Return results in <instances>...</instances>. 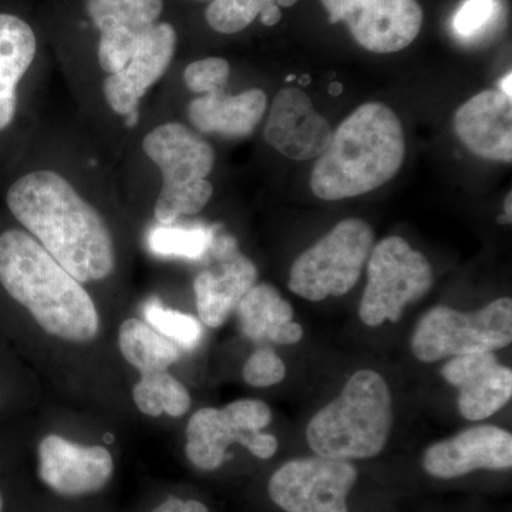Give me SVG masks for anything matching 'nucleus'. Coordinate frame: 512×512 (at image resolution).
Wrapping results in <instances>:
<instances>
[{
  "label": "nucleus",
  "mask_w": 512,
  "mask_h": 512,
  "mask_svg": "<svg viewBox=\"0 0 512 512\" xmlns=\"http://www.w3.org/2000/svg\"><path fill=\"white\" fill-rule=\"evenodd\" d=\"M86 8L100 30L101 69L114 74L126 66L141 37L156 25L164 0H86Z\"/></svg>",
  "instance_id": "nucleus-15"
},
{
  "label": "nucleus",
  "mask_w": 512,
  "mask_h": 512,
  "mask_svg": "<svg viewBox=\"0 0 512 512\" xmlns=\"http://www.w3.org/2000/svg\"><path fill=\"white\" fill-rule=\"evenodd\" d=\"M0 284L47 335L74 343L99 335L92 296L32 235L19 229L0 235Z\"/></svg>",
  "instance_id": "nucleus-2"
},
{
  "label": "nucleus",
  "mask_w": 512,
  "mask_h": 512,
  "mask_svg": "<svg viewBox=\"0 0 512 512\" xmlns=\"http://www.w3.org/2000/svg\"><path fill=\"white\" fill-rule=\"evenodd\" d=\"M511 194H508L507 201H505V217L508 215V220L511 221Z\"/></svg>",
  "instance_id": "nucleus-34"
},
{
  "label": "nucleus",
  "mask_w": 512,
  "mask_h": 512,
  "mask_svg": "<svg viewBox=\"0 0 512 512\" xmlns=\"http://www.w3.org/2000/svg\"><path fill=\"white\" fill-rule=\"evenodd\" d=\"M9 210L80 284L103 281L116 266L113 237L92 205L55 171L26 174L10 187Z\"/></svg>",
  "instance_id": "nucleus-1"
},
{
  "label": "nucleus",
  "mask_w": 512,
  "mask_h": 512,
  "mask_svg": "<svg viewBox=\"0 0 512 512\" xmlns=\"http://www.w3.org/2000/svg\"><path fill=\"white\" fill-rule=\"evenodd\" d=\"M271 421V409L262 400H237L222 409L204 407L188 420L185 456L198 470L214 471L227 460L228 447L238 443L252 456L268 460L279 446L275 436L262 433Z\"/></svg>",
  "instance_id": "nucleus-7"
},
{
  "label": "nucleus",
  "mask_w": 512,
  "mask_h": 512,
  "mask_svg": "<svg viewBox=\"0 0 512 512\" xmlns=\"http://www.w3.org/2000/svg\"><path fill=\"white\" fill-rule=\"evenodd\" d=\"M373 247L375 234L367 222L357 218L340 221L296 259L289 289L311 302L346 295L359 281Z\"/></svg>",
  "instance_id": "nucleus-6"
},
{
  "label": "nucleus",
  "mask_w": 512,
  "mask_h": 512,
  "mask_svg": "<svg viewBox=\"0 0 512 512\" xmlns=\"http://www.w3.org/2000/svg\"><path fill=\"white\" fill-rule=\"evenodd\" d=\"M356 481V467L349 461L301 458L275 471L268 494L286 512H349L348 497Z\"/></svg>",
  "instance_id": "nucleus-10"
},
{
  "label": "nucleus",
  "mask_w": 512,
  "mask_h": 512,
  "mask_svg": "<svg viewBox=\"0 0 512 512\" xmlns=\"http://www.w3.org/2000/svg\"><path fill=\"white\" fill-rule=\"evenodd\" d=\"M454 130L477 157L512 161V101L500 90H485L464 103L454 116Z\"/></svg>",
  "instance_id": "nucleus-19"
},
{
  "label": "nucleus",
  "mask_w": 512,
  "mask_h": 512,
  "mask_svg": "<svg viewBox=\"0 0 512 512\" xmlns=\"http://www.w3.org/2000/svg\"><path fill=\"white\" fill-rule=\"evenodd\" d=\"M220 265L201 272L194 281L198 316L208 328H221L249 289L256 285L258 269L241 254L232 238H222L217 245Z\"/></svg>",
  "instance_id": "nucleus-18"
},
{
  "label": "nucleus",
  "mask_w": 512,
  "mask_h": 512,
  "mask_svg": "<svg viewBox=\"0 0 512 512\" xmlns=\"http://www.w3.org/2000/svg\"><path fill=\"white\" fill-rule=\"evenodd\" d=\"M332 136V126L308 94L295 87L279 90L265 126L269 146L291 160H313L328 148Z\"/></svg>",
  "instance_id": "nucleus-13"
},
{
  "label": "nucleus",
  "mask_w": 512,
  "mask_h": 512,
  "mask_svg": "<svg viewBox=\"0 0 512 512\" xmlns=\"http://www.w3.org/2000/svg\"><path fill=\"white\" fill-rule=\"evenodd\" d=\"M392 424L389 384L380 373L359 370L339 397L313 416L306 439L320 457L365 460L382 453Z\"/></svg>",
  "instance_id": "nucleus-4"
},
{
  "label": "nucleus",
  "mask_w": 512,
  "mask_h": 512,
  "mask_svg": "<svg viewBox=\"0 0 512 512\" xmlns=\"http://www.w3.org/2000/svg\"><path fill=\"white\" fill-rule=\"evenodd\" d=\"M37 474L47 488L67 498L99 493L114 474V458L103 446H82L49 434L37 447Z\"/></svg>",
  "instance_id": "nucleus-12"
},
{
  "label": "nucleus",
  "mask_w": 512,
  "mask_h": 512,
  "mask_svg": "<svg viewBox=\"0 0 512 512\" xmlns=\"http://www.w3.org/2000/svg\"><path fill=\"white\" fill-rule=\"evenodd\" d=\"M266 104L268 100L262 90L251 89L231 96L225 87H218L191 101L188 119L201 133L247 137L264 117Z\"/></svg>",
  "instance_id": "nucleus-20"
},
{
  "label": "nucleus",
  "mask_w": 512,
  "mask_h": 512,
  "mask_svg": "<svg viewBox=\"0 0 512 512\" xmlns=\"http://www.w3.org/2000/svg\"><path fill=\"white\" fill-rule=\"evenodd\" d=\"M119 348L124 359L141 375L167 372L168 367L183 355L177 343L165 338L143 320L134 318L121 323Z\"/></svg>",
  "instance_id": "nucleus-23"
},
{
  "label": "nucleus",
  "mask_w": 512,
  "mask_h": 512,
  "mask_svg": "<svg viewBox=\"0 0 512 512\" xmlns=\"http://www.w3.org/2000/svg\"><path fill=\"white\" fill-rule=\"evenodd\" d=\"M214 237L208 228H183L161 225L154 228L148 237L151 251L164 256L201 258L211 248Z\"/></svg>",
  "instance_id": "nucleus-26"
},
{
  "label": "nucleus",
  "mask_w": 512,
  "mask_h": 512,
  "mask_svg": "<svg viewBox=\"0 0 512 512\" xmlns=\"http://www.w3.org/2000/svg\"><path fill=\"white\" fill-rule=\"evenodd\" d=\"M406 156L402 121L382 103H366L333 131L316 160L311 190L323 201L359 197L389 183Z\"/></svg>",
  "instance_id": "nucleus-3"
},
{
  "label": "nucleus",
  "mask_w": 512,
  "mask_h": 512,
  "mask_svg": "<svg viewBox=\"0 0 512 512\" xmlns=\"http://www.w3.org/2000/svg\"><path fill=\"white\" fill-rule=\"evenodd\" d=\"M143 148L163 174L154 208L157 221L173 225L183 215L198 214L214 192L207 180L215 163L210 144L183 124L167 123L144 138Z\"/></svg>",
  "instance_id": "nucleus-5"
},
{
  "label": "nucleus",
  "mask_w": 512,
  "mask_h": 512,
  "mask_svg": "<svg viewBox=\"0 0 512 512\" xmlns=\"http://www.w3.org/2000/svg\"><path fill=\"white\" fill-rule=\"evenodd\" d=\"M512 340V301L500 298L480 311L464 313L434 306L414 329L413 355L424 363L446 357L495 352Z\"/></svg>",
  "instance_id": "nucleus-8"
},
{
  "label": "nucleus",
  "mask_w": 512,
  "mask_h": 512,
  "mask_svg": "<svg viewBox=\"0 0 512 512\" xmlns=\"http://www.w3.org/2000/svg\"><path fill=\"white\" fill-rule=\"evenodd\" d=\"M286 376L284 360L268 349L252 353L242 369L245 383L254 387H271L279 384Z\"/></svg>",
  "instance_id": "nucleus-29"
},
{
  "label": "nucleus",
  "mask_w": 512,
  "mask_h": 512,
  "mask_svg": "<svg viewBox=\"0 0 512 512\" xmlns=\"http://www.w3.org/2000/svg\"><path fill=\"white\" fill-rule=\"evenodd\" d=\"M231 67L221 57H208L191 63L185 69L184 82L191 92L205 94L218 87H227Z\"/></svg>",
  "instance_id": "nucleus-28"
},
{
  "label": "nucleus",
  "mask_w": 512,
  "mask_h": 512,
  "mask_svg": "<svg viewBox=\"0 0 512 512\" xmlns=\"http://www.w3.org/2000/svg\"><path fill=\"white\" fill-rule=\"evenodd\" d=\"M298 0H214L205 16L215 32L232 35L248 28L256 16L272 6L291 8Z\"/></svg>",
  "instance_id": "nucleus-25"
},
{
  "label": "nucleus",
  "mask_w": 512,
  "mask_h": 512,
  "mask_svg": "<svg viewBox=\"0 0 512 512\" xmlns=\"http://www.w3.org/2000/svg\"><path fill=\"white\" fill-rule=\"evenodd\" d=\"M504 94H507L508 97H511V73H508V76L504 77L503 83H501V90Z\"/></svg>",
  "instance_id": "nucleus-32"
},
{
  "label": "nucleus",
  "mask_w": 512,
  "mask_h": 512,
  "mask_svg": "<svg viewBox=\"0 0 512 512\" xmlns=\"http://www.w3.org/2000/svg\"><path fill=\"white\" fill-rule=\"evenodd\" d=\"M137 409L148 417L168 414L181 417L190 410L191 396L187 387L168 372L141 375L133 390Z\"/></svg>",
  "instance_id": "nucleus-24"
},
{
  "label": "nucleus",
  "mask_w": 512,
  "mask_h": 512,
  "mask_svg": "<svg viewBox=\"0 0 512 512\" xmlns=\"http://www.w3.org/2000/svg\"><path fill=\"white\" fill-rule=\"evenodd\" d=\"M175 45L177 33L170 23L148 29L126 66L104 80V96L111 109L124 117L137 111L141 97L170 66Z\"/></svg>",
  "instance_id": "nucleus-17"
},
{
  "label": "nucleus",
  "mask_w": 512,
  "mask_h": 512,
  "mask_svg": "<svg viewBox=\"0 0 512 512\" xmlns=\"http://www.w3.org/2000/svg\"><path fill=\"white\" fill-rule=\"evenodd\" d=\"M137 121H138V111H134V113L128 114V116H126V126L127 127L136 126Z\"/></svg>",
  "instance_id": "nucleus-33"
},
{
  "label": "nucleus",
  "mask_w": 512,
  "mask_h": 512,
  "mask_svg": "<svg viewBox=\"0 0 512 512\" xmlns=\"http://www.w3.org/2000/svg\"><path fill=\"white\" fill-rule=\"evenodd\" d=\"M144 316L151 328L173 340L180 348L192 350L200 343L202 326L194 316L164 308L157 301H150L144 306Z\"/></svg>",
  "instance_id": "nucleus-27"
},
{
  "label": "nucleus",
  "mask_w": 512,
  "mask_h": 512,
  "mask_svg": "<svg viewBox=\"0 0 512 512\" xmlns=\"http://www.w3.org/2000/svg\"><path fill=\"white\" fill-rule=\"evenodd\" d=\"M429 259L406 239L387 237L373 247L367 259V285L359 315L367 326L399 322L409 303L420 301L433 286Z\"/></svg>",
  "instance_id": "nucleus-9"
},
{
  "label": "nucleus",
  "mask_w": 512,
  "mask_h": 512,
  "mask_svg": "<svg viewBox=\"0 0 512 512\" xmlns=\"http://www.w3.org/2000/svg\"><path fill=\"white\" fill-rule=\"evenodd\" d=\"M495 13L494 0H467L458 10L454 28L463 36H473L490 22Z\"/></svg>",
  "instance_id": "nucleus-30"
},
{
  "label": "nucleus",
  "mask_w": 512,
  "mask_h": 512,
  "mask_svg": "<svg viewBox=\"0 0 512 512\" xmlns=\"http://www.w3.org/2000/svg\"><path fill=\"white\" fill-rule=\"evenodd\" d=\"M441 376L458 390V410L464 419H488L511 400V369L501 365L494 352L451 357L441 367Z\"/></svg>",
  "instance_id": "nucleus-16"
},
{
  "label": "nucleus",
  "mask_w": 512,
  "mask_h": 512,
  "mask_svg": "<svg viewBox=\"0 0 512 512\" xmlns=\"http://www.w3.org/2000/svg\"><path fill=\"white\" fill-rule=\"evenodd\" d=\"M3 507H5V504H3L2 494H0V512H3Z\"/></svg>",
  "instance_id": "nucleus-35"
},
{
  "label": "nucleus",
  "mask_w": 512,
  "mask_h": 512,
  "mask_svg": "<svg viewBox=\"0 0 512 512\" xmlns=\"http://www.w3.org/2000/svg\"><path fill=\"white\" fill-rule=\"evenodd\" d=\"M239 330L245 338L268 339L276 345H295L303 338V329L293 322L291 303L282 298L275 286H252L235 309Z\"/></svg>",
  "instance_id": "nucleus-21"
},
{
  "label": "nucleus",
  "mask_w": 512,
  "mask_h": 512,
  "mask_svg": "<svg viewBox=\"0 0 512 512\" xmlns=\"http://www.w3.org/2000/svg\"><path fill=\"white\" fill-rule=\"evenodd\" d=\"M36 55L32 28L18 16L0 15V130L15 117L16 87Z\"/></svg>",
  "instance_id": "nucleus-22"
},
{
  "label": "nucleus",
  "mask_w": 512,
  "mask_h": 512,
  "mask_svg": "<svg viewBox=\"0 0 512 512\" xmlns=\"http://www.w3.org/2000/svg\"><path fill=\"white\" fill-rule=\"evenodd\" d=\"M512 436L497 426H476L427 448L423 467L430 476L450 480L477 470H508Z\"/></svg>",
  "instance_id": "nucleus-14"
},
{
  "label": "nucleus",
  "mask_w": 512,
  "mask_h": 512,
  "mask_svg": "<svg viewBox=\"0 0 512 512\" xmlns=\"http://www.w3.org/2000/svg\"><path fill=\"white\" fill-rule=\"evenodd\" d=\"M151 512H211L207 505L197 500H184V498L168 497L158 504Z\"/></svg>",
  "instance_id": "nucleus-31"
},
{
  "label": "nucleus",
  "mask_w": 512,
  "mask_h": 512,
  "mask_svg": "<svg viewBox=\"0 0 512 512\" xmlns=\"http://www.w3.org/2000/svg\"><path fill=\"white\" fill-rule=\"evenodd\" d=\"M329 22L348 25L357 45L369 52L396 53L412 45L423 26L417 0H320Z\"/></svg>",
  "instance_id": "nucleus-11"
}]
</instances>
